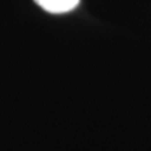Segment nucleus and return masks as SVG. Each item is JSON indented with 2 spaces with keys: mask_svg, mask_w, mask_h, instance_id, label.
Segmentation results:
<instances>
[{
  "mask_svg": "<svg viewBox=\"0 0 151 151\" xmlns=\"http://www.w3.org/2000/svg\"><path fill=\"white\" fill-rule=\"evenodd\" d=\"M40 8L50 14H65L77 7L80 0H34Z\"/></svg>",
  "mask_w": 151,
  "mask_h": 151,
  "instance_id": "f257e3e1",
  "label": "nucleus"
}]
</instances>
